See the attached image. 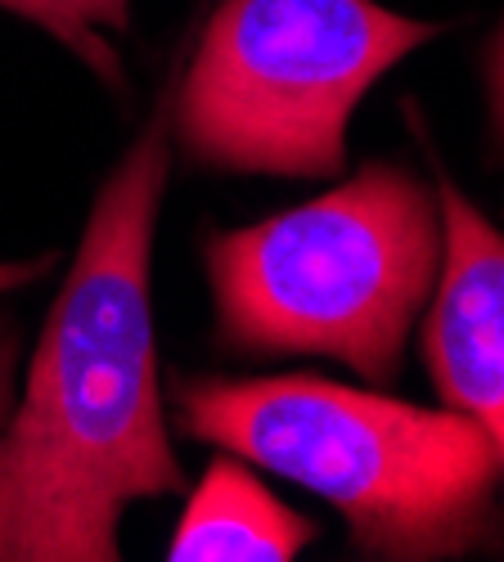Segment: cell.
<instances>
[{
    "label": "cell",
    "instance_id": "6da1fadb",
    "mask_svg": "<svg viewBox=\"0 0 504 562\" xmlns=\"http://www.w3.org/2000/svg\"><path fill=\"white\" fill-rule=\"evenodd\" d=\"M167 171L158 113L100 184L23 396L0 424V562H117L126 504L186 491L149 293Z\"/></svg>",
    "mask_w": 504,
    "mask_h": 562
},
{
    "label": "cell",
    "instance_id": "7a4b0ae2",
    "mask_svg": "<svg viewBox=\"0 0 504 562\" xmlns=\"http://www.w3.org/2000/svg\"><path fill=\"white\" fill-rule=\"evenodd\" d=\"M176 424L325 499L365 558L433 562L495 544L500 459L478 424L325 379H180Z\"/></svg>",
    "mask_w": 504,
    "mask_h": 562
},
{
    "label": "cell",
    "instance_id": "3957f363",
    "mask_svg": "<svg viewBox=\"0 0 504 562\" xmlns=\"http://www.w3.org/2000/svg\"><path fill=\"white\" fill-rule=\"evenodd\" d=\"M446 257L441 203L396 162L203 248L216 334L244 356H329L392 383Z\"/></svg>",
    "mask_w": 504,
    "mask_h": 562
},
{
    "label": "cell",
    "instance_id": "277c9868",
    "mask_svg": "<svg viewBox=\"0 0 504 562\" xmlns=\"http://www.w3.org/2000/svg\"><path fill=\"white\" fill-rule=\"evenodd\" d=\"M441 36L379 0H221L176 95V135L199 167L325 180L374 81Z\"/></svg>",
    "mask_w": 504,
    "mask_h": 562
},
{
    "label": "cell",
    "instance_id": "5b68a950",
    "mask_svg": "<svg viewBox=\"0 0 504 562\" xmlns=\"http://www.w3.org/2000/svg\"><path fill=\"white\" fill-rule=\"evenodd\" d=\"M446 257L424 319V360L446 409L478 424L500 459L504 495V234L441 184Z\"/></svg>",
    "mask_w": 504,
    "mask_h": 562
},
{
    "label": "cell",
    "instance_id": "8992f818",
    "mask_svg": "<svg viewBox=\"0 0 504 562\" xmlns=\"http://www.w3.org/2000/svg\"><path fill=\"white\" fill-rule=\"evenodd\" d=\"M315 540V522L275 499L244 459L225 454L208 463L186 513L171 531V562H289Z\"/></svg>",
    "mask_w": 504,
    "mask_h": 562
},
{
    "label": "cell",
    "instance_id": "52a82bcc",
    "mask_svg": "<svg viewBox=\"0 0 504 562\" xmlns=\"http://www.w3.org/2000/svg\"><path fill=\"white\" fill-rule=\"evenodd\" d=\"M0 10L19 14V19L36 23V27H45V32H51V36L64 45V50H72L96 77H104L109 86H122V64H117V55L109 50V41H104L96 27H81V23H72L68 14H59L55 0H0Z\"/></svg>",
    "mask_w": 504,
    "mask_h": 562
},
{
    "label": "cell",
    "instance_id": "ba28073f",
    "mask_svg": "<svg viewBox=\"0 0 504 562\" xmlns=\"http://www.w3.org/2000/svg\"><path fill=\"white\" fill-rule=\"evenodd\" d=\"M55 10L68 14L81 27H113V32H122L131 23V0H55Z\"/></svg>",
    "mask_w": 504,
    "mask_h": 562
},
{
    "label": "cell",
    "instance_id": "9c48e42d",
    "mask_svg": "<svg viewBox=\"0 0 504 562\" xmlns=\"http://www.w3.org/2000/svg\"><path fill=\"white\" fill-rule=\"evenodd\" d=\"M19 351H23V338H19V324L10 315H0V424L14 405V379H19Z\"/></svg>",
    "mask_w": 504,
    "mask_h": 562
},
{
    "label": "cell",
    "instance_id": "30bf717a",
    "mask_svg": "<svg viewBox=\"0 0 504 562\" xmlns=\"http://www.w3.org/2000/svg\"><path fill=\"white\" fill-rule=\"evenodd\" d=\"M486 81H491V113H495V131L504 139V27L491 41V59H486Z\"/></svg>",
    "mask_w": 504,
    "mask_h": 562
},
{
    "label": "cell",
    "instance_id": "8fae6325",
    "mask_svg": "<svg viewBox=\"0 0 504 562\" xmlns=\"http://www.w3.org/2000/svg\"><path fill=\"white\" fill-rule=\"evenodd\" d=\"M45 266H51V257H41V261H5V266H0V293L32 284L36 274H45Z\"/></svg>",
    "mask_w": 504,
    "mask_h": 562
}]
</instances>
